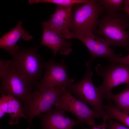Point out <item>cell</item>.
<instances>
[{
	"mask_svg": "<svg viewBox=\"0 0 129 129\" xmlns=\"http://www.w3.org/2000/svg\"><path fill=\"white\" fill-rule=\"evenodd\" d=\"M97 33L111 47L125 48L129 54V16L120 11L107 12L100 17Z\"/></svg>",
	"mask_w": 129,
	"mask_h": 129,
	"instance_id": "6da1fadb",
	"label": "cell"
},
{
	"mask_svg": "<svg viewBox=\"0 0 129 129\" xmlns=\"http://www.w3.org/2000/svg\"><path fill=\"white\" fill-rule=\"evenodd\" d=\"M91 64L86 63L87 69L83 78L80 81L71 83L66 87L78 99L90 105L103 120H109L110 118L106 112L103 104L105 99L91 79L93 73L91 69Z\"/></svg>",
	"mask_w": 129,
	"mask_h": 129,
	"instance_id": "7a4b0ae2",
	"label": "cell"
},
{
	"mask_svg": "<svg viewBox=\"0 0 129 129\" xmlns=\"http://www.w3.org/2000/svg\"><path fill=\"white\" fill-rule=\"evenodd\" d=\"M38 47L20 50L11 60V64L30 86L38 83L44 67L41 57L37 52Z\"/></svg>",
	"mask_w": 129,
	"mask_h": 129,
	"instance_id": "3957f363",
	"label": "cell"
},
{
	"mask_svg": "<svg viewBox=\"0 0 129 129\" xmlns=\"http://www.w3.org/2000/svg\"><path fill=\"white\" fill-rule=\"evenodd\" d=\"M103 11L96 0H90L83 5L78 4L73 13L70 32L75 33H92L96 29Z\"/></svg>",
	"mask_w": 129,
	"mask_h": 129,
	"instance_id": "277c9868",
	"label": "cell"
},
{
	"mask_svg": "<svg viewBox=\"0 0 129 129\" xmlns=\"http://www.w3.org/2000/svg\"><path fill=\"white\" fill-rule=\"evenodd\" d=\"M98 75L103 78L102 84L98 87L107 98L114 87L123 84L129 83V64L119 62H110L105 66L98 64L95 68Z\"/></svg>",
	"mask_w": 129,
	"mask_h": 129,
	"instance_id": "5b68a950",
	"label": "cell"
},
{
	"mask_svg": "<svg viewBox=\"0 0 129 129\" xmlns=\"http://www.w3.org/2000/svg\"><path fill=\"white\" fill-rule=\"evenodd\" d=\"M0 94H11L19 100L24 106L29 103L32 92L30 86L11 64L5 75L1 79Z\"/></svg>",
	"mask_w": 129,
	"mask_h": 129,
	"instance_id": "8992f818",
	"label": "cell"
},
{
	"mask_svg": "<svg viewBox=\"0 0 129 129\" xmlns=\"http://www.w3.org/2000/svg\"><path fill=\"white\" fill-rule=\"evenodd\" d=\"M64 87L58 86L44 91L37 89L33 91L29 103L23 107L29 127L36 116L52 109L59 99Z\"/></svg>",
	"mask_w": 129,
	"mask_h": 129,
	"instance_id": "52a82bcc",
	"label": "cell"
},
{
	"mask_svg": "<svg viewBox=\"0 0 129 129\" xmlns=\"http://www.w3.org/2000/svg\"><path fill=\"white\" fill-rule=\"evenodd\" d=\"M54 106L56 108L70 112L82 124L90 126L95 124V119L100 117L93 109L74 97L65 87L63 88L60 97Z\"/></svg>",
	"mask_w": 129,
	"mask_h": 129,
	"instance_id": "ba28073f",
	"label": "cell"
},
{
	"mask_svg": "<svg viewBox=\"0 0 129 129\" xmlns=\"http://www.w3.org/2000/svg\"><path fill=\"white\" fill-rule=\"evenodd\" d=\"M64 61L62 59L58 63L51 59L44 64L45 71L41 81L37 85V89L44 91L58 86L66 87L74 81V79L68 76L66 71L68 67Z\"/></svg>",
	"mask_w": 129,
	"mask_h": 129,
	"instance_id": "9c48e42d",
	"label": "cell"
},
{
	"mask_svg": "<svg viewBox=\"0 0 129 129\" xmlns=\"http://www.w3.org/2000/svg\"><path fill=\"white\" fill-rule=\"evenodd\" d=\"M77 39L81 41L89 51L91 58L88 62L91 63L94 59L98 57L107 59L108 61L119 58L120 53L116 54L104 39L97 37L91 33H75L72 32L71 38Z\"/></svg>",
	"mask_w": 129,
	"mask_h": 129,
	"instance_id": "30bf717a",
	"label": "cell"
},
{
	"mask_svg": "<svg viewBox=\"0 0 129 129\" xmlns=\"http://www.w3.org/2000/svg\"><path fill=\"white\" fill-rule=\"evenodd\" d=\"M74 5L67 6L57 5L54 13L48 20L41 22L42 25L54 30L66 39L71 38L70 32Z\"/></svg>",
	"mask_w": 129,
	"mask_h": 129,
	"instance_id": "8fae6325",
	"label": "cell"
},
{
	"mask_svg": "<svg viewBox=\"0 0 129 129\" xmlns=\"http://www.w3.org/2000/svg\"><path fill=\"white\" fill-rule=\"evenodd\" d=\"M42 129H72L75 126L82 124L66 116L65 111L55 108L38 115Z\"/></svg>",
	"mask_w": 129,
	"mask_h": 129,
	"instance_id": "7c38bea8",
	"label": "cell"
},
{
	"mask_svg": "<svg viewBox=\"0 0 129 129\" xmlns=\"http://www.w3.org/2000/svg\"><path fill=\"white\" fill-rule=\"evenodd\" d=\"M41 42L39 46L44 45L51 49L54 57L59 53L62 55H67L72 51V42L66 40L55 31L44 25Z\"/></svg>",
	"mask_w": 129,
	"mask_h": 129,
	"instance_id": "4fadbf2b",
	"label": "cell"
},
{
	"mask_svg": "<svg viewBox=\"0 0 129 129\" xmlns=\"http://www.w3.org/2000/svg\"><path fill=\"white\" fill-rule=\"evenodd\" d=\"M22 22L19 20L16 26L0 38V47L6 50L12 57L20 50L16 43L21 38L24 40L29 41L32 36L28 33L22 26Z\"/></svg>",
	"mask_w": 129,
	"mask_h": 129,
	"instance_id": "5bb4252c",
	"label": "cell"
},
{
	"mask_svg": "<svg viewBox=\"0 0 129 129\" xmlns=\"http://www.w3.org/2000/svg\"><path fill=\"white\" fill-rule=\"evenodd\" d=\"M8 99L9 108L8 113L10 116L8 123L10 125L18 124L20 118L26 119L27 116L25 113L22 102L18 99L11 94L7 95Z\"/></svg>",
	"mask_w": 129,
	"mask_h": 129,
	"instance_id": "9a60e30c",
	"label": "cell"
},
{
	"mask_svg": "<svg viewBox=\"0 0 129 129\" xmlns=\"http://www.w3.org/2000/svg\"><path fill=\"white\" fill-rule=\"evenodd\" d=\"M107 99L113 101L116 107L129 115V83L126 84V88L123 91L115 94L112 93L108 96Z\"/></svg>",
	"mask_w": 129,
	"mask_h": 129,
	"instance_id": "2e32d148",
	"label": "cell"
},
{
	"mask_svg": "<svg viewBox=\"0 0 129 129\" xmlns=\"http://www.w3.org/2000/svg\"><path fill=\"white\" fill-rule=\"evenodd\" d=\"M104 108L111 119L118 120L129 128V115L120 110L111 102L104 106Z\"/></svg>",
	"mask_w": 129,
	"mask_h": 129,
	"instance_id": "e0dca14e",
	"label": "cell"
},
{
	"mask_svg": "<svg viewBox=\"0 0 129 129\" xmlns=\"http://www.w3.org/2000/svg\"><path fill=\"white\" fill-rule=\"evenodd\" d=\"M96 1L106 12H112L122 11L124 0H98Z\"/></svg>",
	"mask_w": 129,
	"mask_h": 129,
	"instance_id": "ac0fdd59",
	"label": "cell"
},
{
	"mask_svg": "<svg viewBox=\"0 0 129 129\" xmlns=\"http://www.w3.org/2000/svg\"><path fill=\"white\" fill-rule=\"evenodd\" d=\"M89 0H29L30 4L47 2L55 4L57 5L67 6L74 5L75 4H84L89 1Z\"/></svg>",
	"mask_w": 129,
	"mask_h": 129,
	"instance_id": "d6986e66",
	"label": "cell"
},
{
	"mask_svg": "<svg viewBox=\"0 0 129 129\" xmlns=\"http://www.w3.org/2000/svg\"><path fill=\"white\" fill-rule=\"evenodd\" d=\"M9 108L8 99L7 96L2 94L0 98V119L8 113Z\"/></svg>",
	"mask_w": 129,
	"mask_h": 129,
	"instance_id": "ffe728a7",
	"label": "cell"
},
{
	"mask_svg": "<svg viewBox=\"0 0 129 129\" xmlns=\"http://www.w3.org/2000/svg\"><path fill=\"white\" fill-rule=\"evenodd\" d=\"M11 64V60H0V78L2 79L5 75Z\"/></svg>",
	"mask_w": 129,
	"mask_h": 129,
	"instance_id": "44dd1931",
	"label": "cell"
},
{
	"mask_svg": "<svg viewBox=\"0 0 129 129\" xmlns=\"http://www.w3.org/2000/svg\"><path fill=\"white\" fill-rule=\"evenodd\" d=\"M108 124L109 129H129L115 120L111 119Z\"/></svg>",
	"mask_w": 129,
	"mask_h": 129,
	"instance_id": "7402d4cb",
	"label": "cell"
},
{
	"mask_svg": "<svg viewBox=\"0 0 129 129\" xmlns=\"http://www.w3.org/2000/svg\"><path fill=\"white\" fill-rule=\"evenodd\" d=\"M106 121H107L106 120H103V122L101 124L96 125L95 124L92 126V128L90 129L87 128L81 125L85 129H106L108 126Z\"/></svg>",
	"mask_w": 129,
	"mask_h": 129,
	"instance_id": "603a6c76",
	"label": "cell"
},
{
	"mask_svg": "<svg viewBox=\"0 0 129 129\" xmlns=\"http://www.w3.org/2000/svg\"><path fill=\"white\" fill-rule=\"evenodd\" d=\"M115 61L124 63L129 64V54L123 57H119L111 59L109 62Z\"/></svg>",
	"mask_w": 129,
	"mask_h": 129,
	"instance_id": "cb8c5ba5",
	"label": "cell"
},
{
	"mask_svg": "<svg viewBox=\"0 0 129 129\" xmlns=\"http://www.w3.org/2000/svg\"><path fill=\"white\" fill-rule=\"evenodd\" d=\"M122 11L129 16V0H124Z\"/></svg>",
	"mask_w": 129,
	"mask_h": 129,
	"instance_id": "d4e9b609",
	"label": "cell"
},
{
	"mask_svg": "<svg viewBox=\"0 0 129 129\" xmlns=\"http://www.w3.org/2000/svg\"><path fill=\"white\" fill-rule=\"evenodd\" d=\"M29 128H30V127L29 126L26 129H29Z\"/></svg>",
	"mask_w": 129,
	"mask_h": 129,
	"instance_id": "484cf974",
	"label": "cell"
}]
</instances>
